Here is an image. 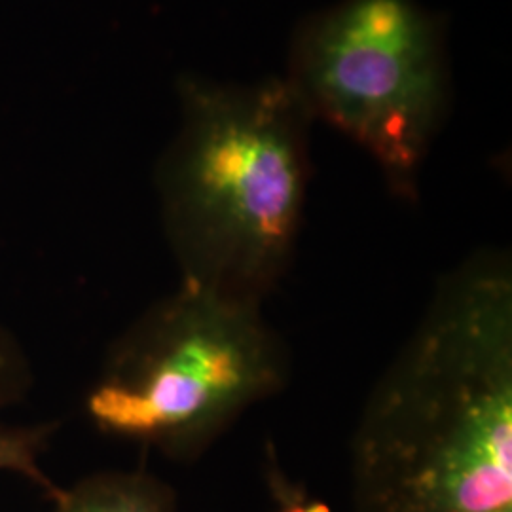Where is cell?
Here are the masks:
<instances>
[{"instance_id": "obj_6", "label": "cell", "mask_w": 512, "mask_h": 512, "mask_svg": "<svg viewBox=\"0 0 512 512\" xmlns=\"http://www.w3.org/2000/svg\"><path fill=\"white\" fill-rule=\"evenodd\" d=\"M55 423L8 425L0 421V471L25 476L55 501L63 488L55 486L40 467V456L55 433Z\"/></svg>"}, {"instance_id": "obj_1", "label": "cell", "mask_w": 512, "mask_h": 512, "mask_svg": "<svg viewBox=\"0 0 512 512\" xmlns=\"http://www.w3.org/2000/svg\"><path fill=\"white\" fill-rule=\"evenodd\" d=\"M355 512H512V264L444 275L351 440Z\"/></svg>"}, {"instance_id": "obj_3", "label": "cell", "mask_w": 512, "mask_h": 512, "mask_svg": "<svg viewBox=\"0 0 512 512\" xmlns=\"http://www.w3.org/2000/svg\"><path fill=\"white\" fill-rule=\"evenodd\" d=\"M289 374L262 304L181 281L110 346L86 412L101 433L188 463Z\"/></svg>"}, {"instance_id": "obj_7", "label": "cell", "mask_w": 512, "mask_h": 512, "mask_svg": "<svg viewBox=\"0 0 512 512\" xmlns=\"http://www.w3.org/2000/svg\"><path fill=\"white\" fill-rule=\"evenodd\" d=\"M31 385V368L16 340L0 327V408L18 403Z\"/></svg>"}, {"instance_id": "obj_2", "label": "cell", "mask_w": 512, "mask_h": 512, "mask_svg": "<svg viewBox=\"0 0 512 512\" xmlns=\"http://www.w3.org/2000/svg\"><path fill=\"white\" fill-rule=\"evenodd\" d=\"M179 93L183 126L156 186L181 281L262 304L293 264L313 118L287 78L222 86L186 76Z\"/></svg>"}, {"instance_id": "obj_5", "label": "cell", "mask_w": 512, "mask_h": 512, "mask_svg": "<svg viewBox=\"0 0 512 512\" xmlns=\"http://www.w3.org/2000/svg\"><path fill=\"white\" fill-rule=\"evenodd\" d=\"M54 503V512H175L177 494L147 471H105L63 488Z\"/></svg>"}, {"instance_id": "obj_8", "label": "cell", "mask_w": 512, "mask_h": 512, "mask_svg": "<svg viewBox=\"0 0 512 512\" xmlns=\"http://www.w3.org/2000/svg\"><path fill=\"white\" fill-rule=\"evenodd\" d=\"M268 482L270 490L277 503V512H330L329 505L313 499L306 494L302 486L293 484L287 476L279 471V465L275 463L274 456L270 458L268 469Z\"/></svg>"}, {"instance_id": "obj_4", "label": "cell", "mask_w": 512, "mask_h": 512, "mask_svg": "<svg viewBox=\"0 0 512 512\" xmlns=\"http://www.w3.org/2000/svg\"><path fill=\"white\" fill-rule=\"evenodd\" d=\"M287 82L311 118L365 148L399 196H416L448 73L440 29L414 0H342L306 19Z\"/></svg>"}]
</instances>
